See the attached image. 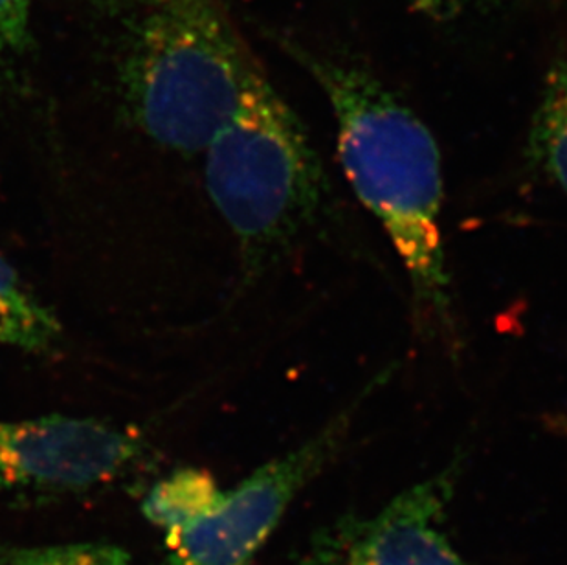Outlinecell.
<instances>
[{"mask_svg":"<svg viewBox=\"0 0 567 565\" xmlns=\"http://www.w3.org/2000/svg\"><path fill=\"white\" fill-rule=\"evenodd\" d=\"M337 120L338 156L354 195L390 237L426 337L457 343L441 212L443 166L434 134L360 64L292 49Z\"/></svg>","mask_w":567,"mask_h":565,"instance_id":"obj_1","label":"cell"},{"mask_svg":"<svg viewBox=\"0 0 567 565\" xmlns=\"http://www.w3.org/2000/svg\"><path fill=\"white\" fill-rule=\"evenodd\" d=\"M116 47L120 111L181 155L204 153L262 72L223 0H127Z\"/></svg>","mask_w":567,"mask_h":565,"instance_id":"obj_2","label":"cell"},{"mask_svg":"<svg viewBox=\"0 0 567 565\" xmlns=\"http://www.w3.org/2000/svg\"><path fill=\"white\" fill-rule=\"evenodd\" d=\"M204 184L236 237L248 281L276 267L320 217L329 195L326 170L265 72L204 150Z\"/></svg>","mask_w":567,"mask_h":565,"instance_id":"obj_3","label":"cell"},{"mask_svg":"<svg viewBox=\"0 0 567 565\" xmlns=\"http://www.w3.org/2000/svg\"><path fill=\"white\" fill-rule=\"evenodd\" d=\"M391 373L393 368L382 369L298 449L262 464L228 491L219 486L197 516L164 534L167 565H252L296 497L340 455L360 408Z\"/></svg>","mask_w":567,"mask_h":565,"instance_id":"obj_4","label":"cell"},{"mask_svg":"<svg viewBox=\"0 0 567 565\" xmlns=\"http://www.w3.org/2000/svg\"><path fill=\"white\" fill-rule=\"evenodd\" d=\"M144 439L97 419L0 421V500H54L113 485L145 458Z\"/></svg>","mask_w":567,"mask_h":565,"instance_id":"obj_5","label":"cell"},{"mask_svg":"<svg viewBox=\"0 0 567 565\" xmlns=\"http://www.w3.org/2000/svg\"><path fill=\"white\" fill-rule=\"evenodd\" d=\"M460 453L373 514H348L312 536L303 565H465L444 531L461 480Z\"/></svg>","mask_w":567,"mask_h":565,"instance_id":"obj_6","label":"cell"},{"mask_svg":"<svg viewBox=\"0 0 567 565\" xmlns=\"http://www.w3.org/2000/svg\"><path fill=\"white\" fill-rule=\"evenodd\" d=\"M63 326L0 254V346L49 355L61 346Z\"/></svg>","mask_w":567,"mask_h":565,"instance_id":"obj_7","label":"cell"},{"mask_svg":"<svg viewBox=\"0 0 567 565\" xmlns=\"http://www.w3.org/2000/svg\"><path fill=\"white\" fill-rule=\"evenodd\" d=\"M525 153L529 166L567 197V47L547 72Z\"/></svg>","mask_w":567,"mask_h":565,"instance_id":"obj_8","label":"cell"},{"mask_svg":"<svg viewBox=\"0 0 567 565\" xmlns=\"http://www.w3.org/2000/svg\"><path fill=\"white\" fill-rule=\"evenodd\" d=\"M35 0H0V94H24L30 81Z\"/></svg>","mask_w":567,"mask_h":565,"instance_id":"obj_9","label":"cell"},{"mask_svg":"<svg viewBox=\"0 0 567 565\" xmlns=\"http://www.w3.org/2000/svg\"><path fill=\"white\" fill-rule=\"evenodd\" d=\"M0 565H133L127 551L105 542L16 545L0 542Z\"/></svg>","mask_w":567,"mask_h":565,"instance_id":"obj_10","label":"cell"},{"mask_svg":"<svg viewBox=\"0 0 567 565\" xmlns=\"http://www.w3.org/2000/svg\"><path fill=\"white\" fill-rule=\"evenodd\" d=\"M485 0H437V8H435V16H450L455 11L465 10L471 4H480Z\"/></svg>","mask_w":567,"mask_h":565,"instance_id":"obj_11","label":"cell"},{"mask_svg":"<svg viewBox=\"0 0 567 565\" xmlns=\"http://www.w3.org/2000/svg\"><path fill=\"white\" fill-rule=\"evenodd\" d=\"M413 4L417 6L419 10L426 11L435 16V8H437V0H412Z\"/></svg>","mask_w":567,"mask_h":565,"instance_id":"obj_12","label":"cell"}]
</instances>
